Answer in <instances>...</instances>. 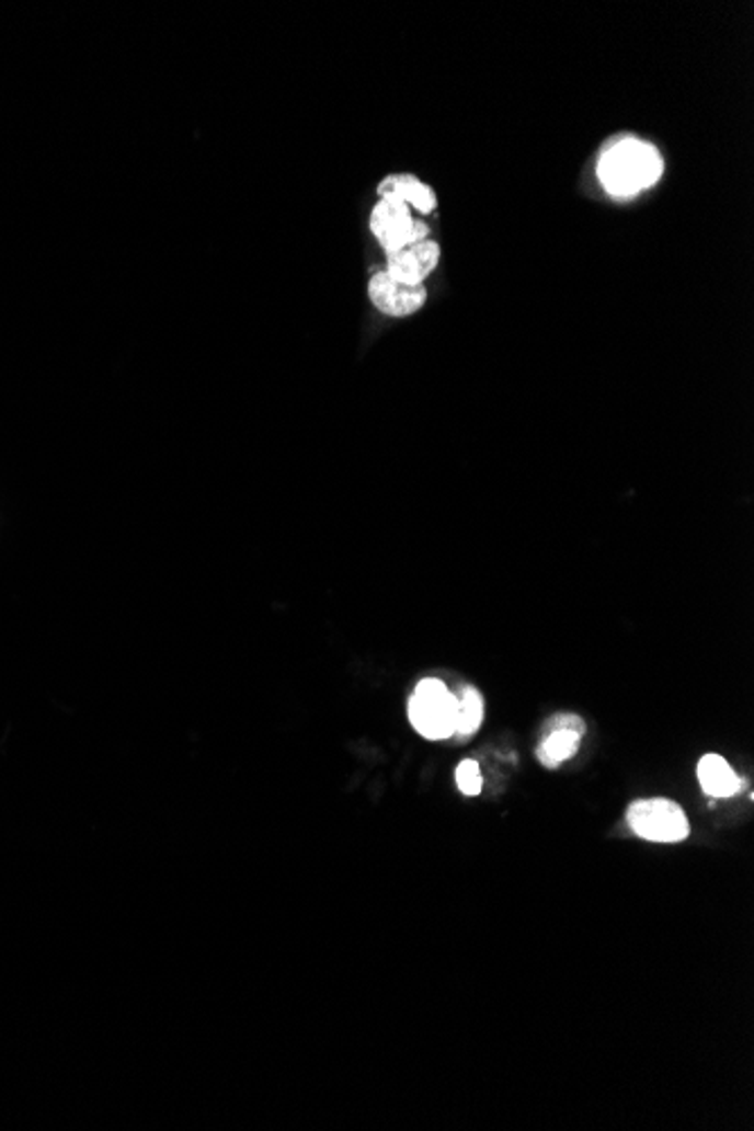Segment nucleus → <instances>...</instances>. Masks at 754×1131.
Here are the masks:
<instances>
[{"label": "nucleus", "mask_w": 754, "mask_h": 1131, "mask_svg": "<svg viewBox=\"0 0 754 1131\" xmlns=\"http://www.w3.org/2000/svg\"><path fill=\"white\" fill-rule=\"evenodd\" d=\"M596 174L610 195L626 199L649 191L662 179L664 159L655 145L621 134L601 149Z\"/></svg>", "instance_id": "obj_1"}, {"label": "nucleus", "mask_w": 754, "mask_h": 1131, "mask_svg": "<svg viewBox=\"0 0 754 1131\" xmlns=\"http://www.w3.org/2000/svg\"><path fill=\"white\" fill-rule=\"evenodd\" d=\"M409 721L413 730L430 741L455 736L457 696L436 677H425L409 698Z\"/></svg>", "instance_id": "obj_2"}, {"label": "nucleus", "mask_w": 754, "mask_h": 1131, "mask_svg": "<svg viewBox=\"0 0 754 1131\" xmlns=\"http://www.w3.org/2000/svg\"><path fill=\"white\" fill-rule=\"evenodd\" d=\"M626 820L639 838L651 843H683L692 834V824L683 807L664 798L632 802Z\"/></svg>", "instance_id": "obj_3"}, {"label": "nucleus", "mask_w": 754, "mask_h": 1131, "mask_svg": "<svg viewBox=\"0 0 754 1131\" xmlns=\"http://www.w3.org/2000/svg\"><path fill=\"white\" fill-rule=\"evenodd\" d=\"M370 233L389 255L409 242L430 238V226L413 217V210L398 199L380 197L370 213Z\"/></svg>", "instance_id": "obj_4"}, {"label": "nucleus", "mask_w": 754, "mask_h": 1131, "mask_svg": "<svg viewBox=\"0 0 754 1131\" xmlns=\"http://www.w3.org/2000/svg\"><path fill=\"white\" fill-rule=\"evenodd\" d=\"M368 298L387 317H411L425 306L427 289L425 285L402 283L389 272H377L368 281Z\"/></svg>", "instance_id": "obj_5"}, {"label": "nucleus", "mask_w": 754, "mask_h": 1131, "mask_svg": "<svg viewBox=\"0 0 754 1131\" xmlns=\"http://www.w3.org/2000/svg\"><path fill=\"white\" fill-rule=\"evenodd\" d=\"M545 739L538 745V762L547 768H558L572 759L581 747L585 721L576 713H556L545 723Z\"/></svg>", "instance_id": "obj_6"}, {"label": "nucleus", "mask_w": 754, "mask_h": 1131, "mask_svg": "<svg viewBox=\"0 0 754 1131\" xmlns=\"http://www.w3.org/2000/svg\"><path fill=\"white\" fill-rule=\"evenodd\" d=\"M441 262V247L432 238L409 242L387 255V270L393 278L409 285H425Z\"/></svg>", "instance_id": "obj_7"}, {"label": "nucleus", "mask_w": 754, "mask_h": 1131, "mask_svg": "<svg viewBox=\"0 0 754 1131\" xmlns=\"http://www.w3.org/2000/svg\"><path fill=\"white\" fill-rule=\"evenodd\" d=\"M377 195L398 199L421 215L434 213L436 204H438L434 187H430L427 183H423L419 176H413V174H391V176L382 179L380 185H377Z\"/></svg>", "instance_id": "obj_8"}, {"label": "nucleus", "mask_w": 754, "mask_h": 1131, "mask_svg": "<svg viewBox=\"0 0 754 1131\" xmlns=\"http://www.w3.org/2000/svg\"><path fill=\"white\" fill-rule=\"evenodd\" d=\"M698 781L709 798H732L743 788V779L721 754H705L698 764Z\"/></svg>", "instance_id": "obj_9"}, {"label": "nucleus", "mask_w": 754, "mask_h": 1131, "mask_svg": "<svg viewBox=\"0 0 754 1131\" xmlns=\"http://www.w3.org/2000/svg\"><path fill=\"white\" fill-rule=\"evenodd\" d=\"M483 721V698L477 687H464L457 696V728L455 736L466 741L477 734Z\"/></svg>", "instance_id": "obj_10"}, {"label": "nucleus", "mask_w": 754, "mask_h": 1131, "mask_svg": "<svg viewBox=\"0 0 754 1131\" xmlns=\"http://www.w3.org/2000/svg\"><path fill=\"white\" fill-rule=\"evenodd\" d=\"M457 786L464 796H479L481 793V786H483V779H481V773H479V764L472 762V759H466L457 766Z\"/></svg>", "instance_id": "obj_11"}]
</instances>
